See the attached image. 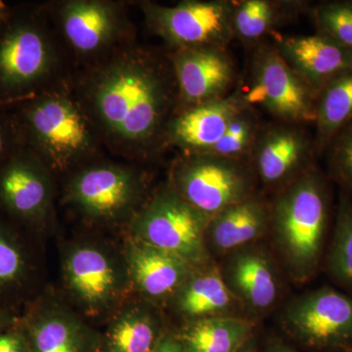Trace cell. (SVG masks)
Here are the masks:
<instances>
[{
    "label": "cell",
    "instance_id": "cell-23",
    "mask_svg": "<svg viewBox=\"0 0 352 352\" xmlns=\"http://www.w3.org/2000/svg\"><path fill=\"white\" fill-rule=\"evenodd\" d=\"M305 2L241 0L234 1L232 31L234 39L245 44H256L275 28L305 10Z\"/></svg>",
    "mask_w": 352,
    "mask_h": 352
},
{
    "label": "cell",
    "instance_id": "cell-34",
    "mask_svg": "<svg viewBox=\"0 0 352 352\" xmlns=\"http://www.w3.org/2000/svg\"><path fill=\"white\" fill-rule=\"evenodd\" d=\"M155 352H185L178 338L166 337L161 340Z\"/></svg>",
    "mask_w": 352,
    "mask_h": 352
},
{
    "label": "cell",
    "instance_id": "cell-3",
    "mask_svg": "<svg viewBox=\"0 0 352 352\" xmlns=\"http://www.w3.org/2000/svg\"><path fill=\"white\" fill-rule=\"evenodd\" d=\"M17 106L25 147L50 171L68 170L96 154L98 134L76 97L45 89Z\"/></svg>",
    "mask_w": 352,
    "mask_h": 352
},
{
    "label": "cell",
    "instance_id": "cell-14",
    "mask_svg": "<svg viewBox=\"0 0 352 352\" xmlns=\"http://www.w3.org/2000/svg\"><path fill=\"white\" fill-rule=\"evenodd\" d=\"M60 28L76 54L94 57L107 52L126 32L122 4L104 0H71L59 9Z\"/></svg>",
    "mask_w": 352,
    "mask_h": 352
},
{
    "label": "cell",
    "instance_id": "cell-21",
    "mask_svg": "<svg viewBox=\"0 0 352 352\" xmlns=\"http://www.w3.org/2000/svg\"><path fill=\"white\" fill-rule=\"evenodd\" d=\"M251 321L214 316L192 322L179 339L185 352H239L252 339Z\"/></svg>",
    "mask_w": 352,
    "mask_h": 352
},
{
    "label": "cell",
    "instance_id": "cell-36",
    "mask_svg": "<svg viewBox=\"0 0 352 352\" xmlns=\"http://www.w3.org/2000/svg\"><path fill=\"white\" fill-rule=\"evenodd\" d=\"M12 9L10 6H7L6 2L0 1V25L3 24L4 21L7 19L9 14H10Z\"/></svg>",
    "mask_w": 352,
    "mask_h": 352
},
{
    "label": "cell",
    "instance_id": "cell-39",
    "mask_svg": "<svg viewBox=\"0 0 352 352\" xmlns=\"http://www.w3.org/2000/svg\"><path fill=\"white\" fill-rule=\"evenodd\" d=\"M0 108H2L1 106H0Z\"/></svg>",
    "mask_w": 352,
    "mask_h": 352
},
{
    "label": "cell",
    "instance_id": "cell-9",
    "mask_svg": "<svg viewBox=\"0 0 352 352\" xmlns=\"http://www.w3.org/2000/svg\"><path fill=\"white\" fill-rule=\"evenodd\" d=\"M284 330L303 346L352 352V296L330 287L294 298L281 316Z\"/></svg>",
    "mask_w": 352,
    "mask_h": 352
},
{
    "label": "cell",
    "instance_id": "cell-8",
    "mask_svg": "<svg viewBox=\"0 0 352 352\" xmlns=\"http://www.w3.org/2000/svg\"><path fill=\"white\" fill-rule=\"evenodd\" d=\"M240 92L250 107L258 106L279 122H314L318 94L296 75L273 44L256 46L248 89Z\"/></svg>",
    "mask_w": 352,
    "mask_h": 352
},
{
    "label": "cell",
    "instance_id": "cell-31",
    "mask_svg": "<svg viewBox=\"0 0 352 352\" xmlns=\"http://www.w3.org/2000/svg\"><path fill=\"white\" fill-rule=\"evenodd\" d=\"M326 153L330 178L352 198V122L336 135Z\"/></svg>",
    "mask_w": 352,
    "mask_h": 352
},
{
    "label": "cell",
    "instance_id": "cell-2",
    "mask_svg": "<svg viewBox=\"0 0 352 352\" xmlns=\"http://www.w3.org/2000/svg\"><path fill=\"white\" fill-rule=\"evenodd\" d=\"M332 198L328 179L312 168L280 190L271 226L292 276L307 281L325 258Z\"/></svg>",
    "mask_w": 352,
    "mask_h": 352
},
{
    "label": "cell",
    "instance_id": "cell-19",
    "mask_svg": "<svg viewBox=\"0 0 352 352\" xmlns=\"http://www.w3.org/2000/svg\"><path fill=\"white\" fill-rule=\"evenodd\" d=\"M127 261L134 283L155 298L176 293L191 277L193 267L184 258L140 240L129 245Z\"/></svg>",
    "mask_w": 352,
    "mask_h": 352
},
{
    "label": "cell",
    "instance_id": "cell-4",
    "mask_svg": "<svg viewBox=\"0 0 352 352\" xmlns=\"http://www.w3.org/2000/svg\"><path fill=\"white\" fill-rule=\"evenodd\" d=\"M57 64L41 14L12 9L0 25V106L17 105L43 92Z\"/></svg>",
    "mask_w": 352,
    "mask_h": 352
},
{
    "label": "cell",
    "instance_id": "cell-12",
    "mask_svg": "<svg viewBox=\"0 0 352 352\" xmlns=\"http://www.w3.org/2000/svg\"><path fill=\"white\" fill-rule=\"evenodd\" d=\"M314 138L298 124L277 122L261 126L251 157L252 168L268 187L289 184L314 168Z\"/></svg>",
    "mask_w": 352,
    "mask_h": 352
},
{
    "label": "cell",
    "instance_id": "cell-11",
    "mask_svg": "<svg viewBox=\"0 0 352 352\" xmlns=\"http://www.w3.org/2000/svg\"><path fill=\"white\" fill-rule=\"evenodd\" d=\"M168 59L177 87V112L220 100L231 94L236 68L226 48L173 50Z\"/></svg>",
    "mask_w": 352,
    "mask_h": 352
},
{
    "label": "cell",
    "instance_id": "cell-13",
    "mask_svg": "<svg viewBox=\"0 0 352 352\" xmlns=\"http://www.w3.org/2000/svg\"><path fill=\"white\" fill-rule=\"evenodd\" d=\"M50 170L29 148H20L0 168V206L23 223H41L50 212Z\"/></svg>",
    "mask_w": 352,
    "mask_h": 352
},
{
    "label": "cell",
    "instance_id": "cell-1",
    "mask_svg": "<svg viewBox=\"0 0 352 352\" xmlns=\"http://www.w3.org/2000/svg\"><path fill=\"white\" fill-rule=\"evenodd\" d=\"M76 99L97 134L131 157L163 147L178 109L170 59L135 46L118 48L88 72Z\"/></svg>",
    "mask_w": 352,
    "mask_h": 352
},
{
    "label": "cell",
    "instance_id": "cell-16",
    "mask_svg": "<svg viewBox=\"0 0 352 352\" xmlns=\"http://www.w3.org/2000/svg\"><path fill=\"white\" fill-rule=\"evenodd\" d=\"M273 45L317 94L336 76L352 69V50L317 32L309 36L278 34Z\"/></svg>",
    "mask_w": 352,
    "mask_h": 352
},
{
    "label": "cell",
    "instance_id": "cell-33",
    "mask_svg": "<svg viewBox=\"0 0 352 352\" xmlns=\"http://www.w3.org/2000/svg\"><path fill=\"white\" fill-rule=\"evenodd\" d=\"M0 352H31L27 336L19 331L0 333Z\"/></svg>",
    "mask_w": 352,
    "mask_h": 352
},
{
    "label": "cell",
    "instance_id": "cell-26",
    "mask_svg": "<svg viewBox=\"0 0 352 352\" xmlns=\"http://www.w3.org/2000/svg\"><path fill=\"white\" fill-rule=\"evenodd\" d=\"M324 265L331 279L352 296V198L342 191Z\"/></svg>",
    "mask_w": 352,
    "mask_h": 352
},
{
    "label": "cell",
    "instance_id": "cell-5",
    "mask_svg": "<svg viewBox=\"0 0 352 352\" xmlns=\"http://www.w3.org/2000/svg\"><path fill=\"white\" fill-rule=\"evenodd\" d=\"M254 176L247 161L183 154L173 166L171 185L192 207L212 217L254 194Z\"/></svg>",
    "mask_w": 352,
    "mask_h": 352
},
{
    "label": "cell",
    "instance_id": "cell-27",
    "mask_svg": "<svg viewBox=\"0 0 352 352\" xmlns=\"http://www.w3.org/2000/svg\"><path fill=\"white\" fill-rule=\"evenodd\" d=\"M162 339L156 319L141 309L120 315L111 329V352H155Z\"/></svg>",
    "mask_w": 352,
    "mask_h": 352
},
{
    "label": "cell",
    "instance_id": "cell-25",
    "mask_svg": "<svg viewBox=\"0 0 352 352\" xmlns=\"http://www.w3.org/2000/svg\"><path fill=\"white\" fill-rule=\"evenodd\" d=\"M25 336L31 352H87L82 329L64 315L34 316L28 323Z\"/></svg>",
    "mask_w": 352,
    "mask_h": 352
},
{
    "label": "cell",
    "instance_id": "cell-22",
    "mask_svg": "<svg viewBox=\"0 0 352 352\" xmlns=\"http://www.w3.org/2000/svg\"><path fill=\"white\" fill-rule=\"evenodd\" d=\"M352 122V69L330 80L317 95L314 143L324 154L338 133Z\"/></svg>",
    "mask_w": 352,
    "mask_h": 352
},
{
    "label": "cell",
    "instance_id": "cell-28",
    "mask_svg": "<svg viewBox=\"0 0 352 352\" xmlns=\"http://www.w3.org/2000/svg\"><path fill=\"white\" fill-rule=\"evenodd\" d=\"M261 129L254 108L248 106L233 118L219 142L207 153L227 159L245 161L251 157Z\"/></svg>",
    "mask_w": 352,
    "mask_h": 352
},
{
    "label": "cell",
    "instance_id": "cell-10",
    "mask_svg": "<svg viewBox=\"0 0 352 352\" xmlns=\"http://www.w3.org/2000/svg\"><path fill=\"white\" fill-rule=\"evenodd\" d=\"M142 180L131 168L92 164L76 173L68 185V200L88 217L116 219L135 206Z\"/></svg>",
    "mask_w": 352,
    "mask_h": 352
},
{
    "label": "cell",
    "instance_id": "cell-30",
    "mask_svg": "<svg viewBox=\"0 0 352 352\" xmlns=\"http://www.w3.org/2000/svg\"><path fill=\"white\" fill-rule=\"evenodd\" d=\"M29 273V261L17 236L0 220V296L17 291Z\"/></svg>",
    "mask_w": 352,
    "mask_h": 352
},
{
    "label": "cell",
    "instance_id": "cell-32",
    "mask_svg": "<svg viewBox=\"0 0 352 352\" xmlns=\"http://www.w3.org/2000/svg\"><path fill=\"white\" fill-rule=\"evenodd\" d=\"M24 146L22 131L15 113L0 111V168Z\"/></svg>",
    "mask_w": 352,
    "mask_h": 352
},
{
    "label": "cell",
    "instance_id": "cell-38",
    "mask_svg": "<svg viewBox=\"0 0 352 352\" xmlns=\"http://www.w3.org/2000/svg\"><path fill=\"white\" fill-rule=\"evenodd\" d=\"M239 352H256V342L254 339H251Z\"/></svg>",
    "mask_w": 352,
    "mask_h": 352
},
{
    "label": "cell",
    "instance_id": "cell-24",
    "mask_svg": "<svg viewBox=\"0 0 352 352\" xmlns=\"http://www.w3.org/2000/svg\"><path fill=\"white\" fill-rule=\"evenodd\" d=\"M176 293L178 310L187 316L200 319L222 316L236 298L221 273L214 270L190 277Z\"/></svg>",
    "mask_w": 352,
    "mask_h": 352
},
{
    "label": "cell",
    "instance_id": "cell-20",
    "mask_svg": "<svg viewBox=\"0 0 352 352\" xmlns=\"http://www.w3.org/2000/svg\"><path fill=\"white\" fill-rule=\"evenodd\" d=\"M65 272L69 288L87 307H103L117 291L119 277L115 266L95 248L72 251L65 263Z\"/></svg>",
    "mask_w": 352,
    "mask_h": 352
},
{
    "label": "cell",
    "instance_id": "cell-35",
    "mask_svg": "<svg viewBox=\"0 0 352 352\" xmlns=\"http://www.w3.org/2000/svg\"><path fill=\"white\" fill-rule=\"evenodd\" d=\"M264 352H300L296 351L295 349L288 346V344H284V342H278V340H275V342H271L270 346H267V349H265Z\"/></svg>",
    "mask_w": 352,
    "mask_h": 352
},
{
    "label": "cell",
    "instance_id": "cell-17",
    "mask_svg": "<svg viewBox=\"0 0 352 352\" xmlns=\"http://www.w3.org/2000/svg\"><path fill=\"white\" fill-rule=\"evenodd\" d=\"M271 226V204L252 194L210 217L206 242L215 252H233L263 237Z\"/></svg>",
    "mask_w": 352,
    "mask_h": 352
},
{
    "label": "cell",
    "instance_id": "cell-18",
    "mask_svg": "<svg viewBox=\"0 0 352 352\" xmlns=\"http://www.w3.org/2000/svg\"><path fill=\"white\" fill-rule=\"evenodd\" d=\"M231 254L221 275L233 296L258 311L272 307L279 287L271 259L261 250L250 247Z\"/></svg>",
    "mask_w": 352,
    "mask_h": 352
},
{
    "label": "cell",
    "instance_id": "cell-15",
    "mask_svg": "<svg viewBox=\"0 0 352 352\" xmlns=\"http://www.w3.org/2000/svg\"><path fill=\"white\" fill-rule=\"evenodd\" d=\"M240 90L220 100L179 111L166 126L164 145L183 154L207 153L223 135L233 118L248 107Z\"/></svg>",
    "mask_w": 352,
    "mask_h": 352
},
{
    "label": "cell",
    "instance_id": "cell-6",
    "mask_svg": "<svg viewBox=\"0 0 352 352\" xmlns=\"http://www.w3.org/2000/svg\"><path fill=\"white\" fill-rule=\"evenodd\" d=\"M210 220L170 185L139 210L133 231L138 240L175 254L193 266L200 265L210 259L206 242Z\"/></svg>",
    "mask_w": 352,
    "mask_h": 352
},
{
    "label": "cell",
    "instance_id": "cell-29",
    "mask_svg": "<svg viewBox=\"0 0 352 352\" xmlns=\"http://www.w3.org/2000/svg\"><path fill=\"white\" fill-rule=\"evenodd\" d=\"M309 13L317 34L352 50V0L321 2Z\"/></svg>",
    "mask_w": 352,
    "mask_h": 352
},
{
    "label": "cell",
    "instance_id": "cell-7",
    "mask_svg": "<svg viewBox=\"0 0 352 352\" xmlns=\"http://www.w3.org/2000/svg\"><path fill=\"white\" fill-rule=\"evenodd\" d=\"M148 28L170 51L228 47L234 39L230 0H186L173 6L141 3Z\"/></svg>",
    "mask_w": 352,
    "mask_h": 352
},
{
    "label": "cell",
    "instance_id": "cell-37",
    "mask_svg": "<svg viewBox=\"0 0 352 352\" xmlns=\"http://www.w3.org/2000/svg\"><path fill=\"white\" fill-rule=\"evenodd\" d=\"M10 317L0 309V333L7 331L6 327L10 324Z\"/></svg>",
    "mask_w": 352,
    "mask_h": 352
}]
</instances>
